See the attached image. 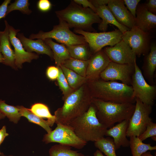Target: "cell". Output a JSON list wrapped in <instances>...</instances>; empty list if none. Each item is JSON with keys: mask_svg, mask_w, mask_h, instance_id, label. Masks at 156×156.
I'll return each instance as SVG.
<instances>
[{"mask_svg": "<svg viewBox=\"0 0 156 156\" xmlns=\"http://www.w3.org/2000/svg\"><path fill=\"white\" fill-rule=\"evenodd\" d=\"M87 83L92 98L117 103L135 102L131 86L100 79L87 81Z\"/></svg>", "mask_w": 156, "mask_h": 156, "instance_id": "1", "label": "cell"}, {"mask_svg": "<svg viewBox=\"0 0 156 156\" xmlns=\"http://www.w3.org/2000/svg\"><path fill=\"white\" fill-rule=\"evenodd\" d=\"M92 98L87 83L83 84L67 96L62 106L55 112V123L67 125L88 110Z\"/></svg>", "mask_w": 156, "mask_h": 156, "instance_id": "2", "label": "cell"}, {"mask_svg": "<svg viewBox=\"0 0 156 156\" xmlns=\"http://www.w3.org/2000/svg\"><path fill=\"white\" fill-rule=\"evenodd\" d=\"M59 21L66 23L69 28L96 32L92 27L95 23L99 24L101 20L91 9L85 8L73 1L64 9L55 12Z\"/></svg>", "mask_w": 156, "mask_h": 156, "instance_id": "3", "label": "cell"}, {"mask_svg": "<svg viewBox=\"0 0 156 156\" xmlns=\"http://www.w3.org/2000/svg\"><path fill=\"white\" fill-rule=\"evenodd\" d=\"M73 128L79 138L87 143L104 137L108 129L99 121L95 107L92 103L88 110L67 124Z\"/></svg>", "mask_w": 156, "mask_h": 156, "instance_id": "4", "label": "cell"}, {"mask_svg": "<svg viewBox=\"0 0 156 156\" xmlns=\"http://www.w3.org/2000/svg\"><path fill=\"white\" fill-rule=\"evenodd\" d=\"M92 103L95 107L99 121L107 129L116 123L129 120L135 107L134 103H115L94 98L92 99Z\"/></svg>", "mask_w": 156, "mask_h": 156, "instance_id": "5", "label": "cell"}, {"mask_svg": "<svg viewBox=\"0 0 156 156\" xmlns=\"http://www.w3.org/2000/svg\"><path fill=\"white\" fill-rule=\"evenodd\" d=\"M69 28L66 23L59 21V24L54 26L51 31L47 32L40 31L37 34H31L29 38L32 39L37 38L43 40L47 38L53 39L66 46L87 43L83 36L74 33Z\"/></svg>", "mask_w": 156, "mask_h": 156, "instance_id": "6", "label": "cell"}, {"mask_svg": "<svg viewBox=\"0 0 156 156\" xmlns=\"http://www.w3.org/2000/svg\"><path fill=\"white\" fill-rule=\"evenodd\" d=\"M75 31L84 37L93 54L106 46H113L122 40L123 33L118 29L99 33L78 29Z\"/></svg>", "mask_w": 156, "mask_h": 156, "instance_id": "7", "label": "cell"}, {"mask_svg": "<svg viewBox=\"0 0 156 156\" xmlns=\"http://www.w3.org/2000/svg\"><path fill=\"white\" fill-rule=\"evenodd\" d=\"M57 125L54 130L44 135L42 141L45 143L57 142L78 149H82L86 145L87 143L77 137L69 125Z\"/></svg>", "mask_w": 156, "mask_h": 156, "instance_id": "8", "label": "cell"}, {"mask_svg": "<svg viewBox=\"0 0 156 156\" xmlns=\"http://www.w3.org/2000/svg\"><path fill=\"white\" fill-rule=\"evenodd\" d=\"M135 102L134 111L129 120L127 137H138L145 131L148 124L152 121L150 115L152 112V106L144 104L138 98H136Z\"/></svg>", "mask_w": 156, "mask_h": 156, "instance_id": "9", "label": "cell"}, {"mask_svg": "<svg viewBox=\"0 0 156 156\" xmlns=\"http://www.w3.org/2000/svg\"><path fill=\"white\" fill-rule=\"evenodd\" d=\"M134 65L135 71L131 84L134 96L144 104L152 106L156 98V86L151 85L146 82L137 64L136 60Z\"/></svg>", "mask_w": 156, "mask_h": 156, "instance_id": "10", "label": "cell"}, {"mask_svg": "<svg viewBox=\"0 0 156 156\" xmlns=\"http://www.w3.org/2000/svg\"><path fill=\"white\" fill-rule=\"evenodd\" d=\"M151 33L144 32L136 26L123 34L122 40L131 48L136 56L145 55L150 50Z\"/></svg>", "mask_w": 156, "mask_h": 156, "instance_id": "11", "label": "cell"}, {"mask_svg": "<svg viewBox=\"0 0 156 156\" xmlns=\"http://www.w3.org/2000/svg\"><path fill=\"white\" fill-rule=\"evenodd\" d=\"M135 71L134 64H122L111 62L101 74L100 78L105 81L119 80L130 85Z\"/></svg>", "mask_w": 156, "mask_h": 156, "instance_id": "12", "label": "cell"}, {"mask_svg": "<svg viewBox=\"0 0 156 156\" xmlns=\"http://www.w3.org/2000/svg\"><path fill=\"white\" fill-rule=\"evenodd\" d=\"M111 62L120 64H134L136 56L130 47L124 40L113 46L103 49Z\"/></svg>", "mask_w": 156, "mask_h": 156, "instance_id": "13", "label": "cell"}, {"mask_svg": "<svg viewBox=\"0 0 156 156\" xmlns=\"http://www.w3.org/2000/svg\"><path fill=\"white\" fill-rule=\"evenodd\" d=\"M111 62L103 49L94 53L89 60L86 71L88 81L99 79L101 74Z\"/></svg>", "mask_w": 156, "mask_h": 156, "instance_id": "14", "label": "cell"}, {"mask_svg": "<svg viewBox=\"0 0 156 156\" xmlns=\"http://www.w3.org/2000/svg\"><path fill=\"white\" fill-rule=\"evenodd\" d=\"M9 38L10 42L14 48L15 64L17 68H21L22 64L25 62H30L33 59L39 57L38 55L25 51L16 35L20 31L15 29L13 27L9 25Z\"/></svg>", "mask_w": 156, "mask_h": 156, "instance_id": "15", "label": "cell"}, {"mask_svg": "<svg viewBox=\"0 0 156 156\" xmlns=\"http://www.w3.org/2000/svg\"><path fill=\"white\" fill-rule=\"evenodd\" d=\"M107 6L119 23L130 29L135 26V18L125 6L123 0H109Z\"/></svg>", "mask_w": 156, "mask_h": 156, "instance_id": "16", "label": "cell"}, {"mask_svg": "<svg viewBox=\"0 0 156 156\" xmlns=\"http://www.w3.org/2000/svg\"><path fill=\"white\" fill-rule=\"evenodd\" d=\"M135 25L143 31L151 33L156 27V15L148 10L144 3L137 5L135 18Z\"/></svg>", "mask_w": 156, "mask_h": 156, "instance_id": "17", "label": "cell"}, {"mask_svg": "<svg viewBox=\"0 0 156 156\" xmlns=\"http://www.w3.org/2000/svg\"><path fill=\"white\" fill-rule=\"evenodd\" d=\"M129 120H124L115 126L107 129L105 135L112 137L115 145L116 150L121 146L128 147L129 146V140L127 136V131Z\"/></svg>", "mask_w": 156, "mask_h": 156, "instance_id": "18", "label": "cell"}, {"mask_svg": "<svg viewBox=\"0 0 156 156\" xmlns=\"http://www.w3.org/2000/svg\"><path fill=\"white\" fill-rule=\"evenodd\" d=\"M5 28L3 31H0V53L4 59L3 64L16 69L14 51L11 48L9 38V25L5 21Z\"/></svg>", "mask_w": 156, "mask_h": 156, "instance_id": "19", "label": "cell"}, {"mask_svg": "<svg viewBox=\"0 0 156 156\" xmlns=\"http://www.w3.org/2000/svg\"><path fill=\"white\" fill-rule=\"evenodd\" d=\"M17 37L21 42L25 49L29 52H35L39 54H45L53 59V52L44 41L41 39L34 40L26 38L23 33H18Z\"/></svg>", "mask_w": 156, "mask_h": 156, "instance_id": "20", "label": "cell"}, {"mask_svg": "<svg viewBox=\"0 0 156 156\" xmlns=\"http://www.w3.org/2000/svg\"><path fill=\"white\" fill-rule=\"evenodd\" d=\"M142 73L144 78L151 85H155L154 75L156 69V44H151L149 52L144 56Z\"/></svg>", "mask_w": 156, "mask_h": 156, "instance_id": "21", "label": "cell"}, {"mask_svg": "<svg viewBox=\"0 0 156 156\" xmlns=\"http://www.w3.org/2000/svg\"><path fill=\"white\" fill-rule=\"evenodd\" d=\"M96 9V13L101 19V21L98 26L100 30L105 31L107 30L109 24L116 26L123 34L130 29L117 21L107 5L98 6Z\"/></svg>", "mask_w": 156, "mask_h": 156, "instance_id": "22", "label": "cell"}, {"mask_svg": "<svg viewBox=\"0 0 156 156\" xmlns=\"http://www.w3.org/2000/svg\"><path fill=\"white\" fill-rule=\"evenodd\" d=\"M44 40L52 50L57 66H60L64 61L71 57L64 45L55 42L51 38H47Z\"/></svg>", "mask_w": 156, "mask_h": 156, "instance_id": "23", "label": "cell"}, {"mask_svg": "<svg viewBox=\"0 0 156 156\" xmlns=\"http://www.w3.org/2000/svg\"><path fill=\"white\" fill-rule=\"evenodd\" d=\"M71 57L83 60H88L93 54L88 44L66 46Z\"/></svg>", "mask_w": 156, "mask_h": 156, "instance_id": "24", "label": "cell"}, {"mask_svg": "<svg viewBox=\"0 0 156 156\" xmlns=\"http://www.w3.org/2000/svg\"><path fill=\"white\" fill-rule=\"evenodd\" d=\"M21 116L26 118L30 122L36 124L43 128L47 132L50 133L51 131L49 123L47 120H45L36 116L29 109L22 106H18Z\"/></svg>", "mask_w": 156, "mask_h": 156, "instance_id": "25", "label": "cell"}, {"mask_svg": "<svg viewBox=\"0 0 156 156\" xmlns=\"http://www.w3.org/2000/svg\"><path fill=\"white\" fill-rule=\"evenodd\" d=\"M70 86L74 90L78 88L87 83L86 78L69 69L63 65L60 66Z\"/></svg>", "mask_w": 156, "mask_h": 156, "instance_id": "26", "label": "cell"}, {"mask_svg": "<svg viewBox=\"0 0 156 156\" xmlns=\"http://www.w3.org/2000/svg\"><path fill=\"white\" fill-rule=\"evenodd\" d=\"M129 143L132 156H141L148 151L156 150V146H152L150 144L144 143L138 137H130Z\"/></svg>", "mask_w": 156, "mask_h": 156, "instance_id": "27", "label": "cell"}, {"mask_svg": "<svg viewBox=\"0 0 156 156\" xmlns=\"http://www.w3.org/2000/svg\"><path fill=\"white\" fill-rule=\"evenodd\" d=\"M89 60H83L71 57L62 64L79 75L86 77L87 68Z\"/></svg>", "mask_w": 156, "mask_h": 156, "instance_id": "28", "label": "cell"}, {"mask_svg": "<svg viewBox=\"0 0 156 156\" xmlns=\"http://www.w3.org/2000/svg\"><path fill=\"white\" fill-rule=\"evenodd\" d=\"M95 147L106 156H117L113 139L104 137L94 142Z\"/></svg>", "mask_w": 156, "mask_h": 156, "instance_id": "29", "label": "cell"}, {"mask_svg": "<svg viewBox=\"0 0 156 156\" xmlns=\"http://www.w3.org/2000/svg\"><path fill=\"white\" fill-rule=\"evenodd\" d=\"M29 109L39 117L43 119L47 118L50 127L55 123V116L51 114L48 107L45 105L41 103H36L33 105Z\"/></svg>", "mask_w": 156, "mask_h": 156, "instance_id": "30", "label": "cell"}, {"mask_svg": "<svg viewBox=\"0 0 156 156\" xmlns=\"http://www.w3.org/2000/svg\"><path fill=\"white\" fill-rule=\"evenodd\" d=\"M0 112L8 118L10 121L17 123L21 117L18 109L16 107L6 103L0 99Z\"/></svg>", "mask_w": 156, "mask_h": 156, "instance_id": "31", "label": "cell"}, {"mask_svg": "<svg viewBox=\"0 0 156 156\" xmlns=\"http://www.w3.org/2000/svg\"><path fill=\"white\" fill-rule=\"evenodd\" d=\"M49 153L50 156H88L71 149L70 147L60 144L52 146Z\"/></svg>", "mask_w": 156, "mask_h": 156, "instance_id": "32", "label": "cell"}, {"mask_svg": "<svg viewBox=\"0 0 156 156\" xmlns=\"http://www.w3.org/2000/svg\"><path fill=\"white\" fill-rule=\"evenodd\" d=\"M29 3L28 0H16L8 5L6 16L11 12L18 10L24 14L29 15L32 11L29 9Z\"/></svg>", "mask_w": 156, "mask_h": 156, "instance_id": "33", "label": "cell"}, {"mask_svg": "<svg viewBox=\"0 0 156 156\" xmlns=\"http://www.w3.org/2000/svg\"><path fill=\"white\" fill-rule=\"evenodd\" d=\"M58 67L59 73L57 80L59 88L62 92L63 99L64 101L75 90L69 85L61 68L60 66Z\"/></svg>", "mask_w": 156, "mask_h": 156, "instance_id": "34", "label": "cell"}, {"mask_svg": "<svg viewBox=\"0 0 156 156\" xmlns=\"http://www.w3.org/2000/svg\"><path fill=\"white\" fill-rule=\"evenodd\" d=\"M156 136V124L152 121L148 124L146 130L138 138L142 142L149 137Z\"/></svg>", "mask_w": 156, "mask_h": 156, "instance_id": "35", "label": "cell"}, {"mask_svg": "<svg viewBox=\"0 0 156 156\" xmlns=\"http://www.w3.org/2000/svg\"><path fill=\"white\" fill-rule=\"evenodd\" d=\"M125 5L135 18L136 17V10L140 0H123Z\"/></svg>", "mask_w": 156, "mask_h": 156, "instance_id": "36", "label": "cell"}, {"mask_svg": "<svg viewBox=\"0 0 156 156\" xmlns=\"http://www.w3.org/2000/svg\"><path fill=\"white\" fill-rule=\"evenodd\" d=\"M59 73L58 67L54 66H49L46 70V74L48 78L52 81L57 79Z\"/></svg>", "mask_w": 156, "mask_h": 156, "instance_id": "37", "label": "cell"}, {"mask_svg": "<svg viewBox=\"0 0 156 156\" xmlns=\"http://www.w3.org/2000/svg\"><path fill=\"white\" fill-rule=\"evenodd\" d=\"M38 9L42 12H47L51 8L52 5L49 0H39L37 4Z\"/></svg>", "mask_w": 156, "mask_h": 156, "instance_id": "38", "label": "cell"}, {"mask_svg": "<svg viewBox=\"0 0 156 156\" xmlns=\"http://www.w3.org/2000/svg\"><path fill=\"white\" fill-rule=\"evenodd\" d=\"M73 1L76 3L82 5V6L84 8H89L91 9L96 13V9L90 0H74Z\"/></svg>", "mask_w": 156, "mask_h": 156, "instance_id": "39", "label": "cell"}, {"mask_svg": "<svg viewBox=\"0 0 156 156\" xmlns=\"http://www.w3.org/2000/svg\"><path fill=\"white\" fill-rule=\"evenodd\" d=\"M144 4L148 11L152 14L156 15V0H149L147 1L146 3Z\"/></svg>", "mask_w": 156, "mask_h": 156, "instance_id": "40", "label": "cell"}, {"mask_svg": "<svg viewBox=\"0 0 156 156\" xmlns=\"http://www.w3.org/2000/svg\"><path fill=\"white\" fill-rule=\"evenodd\" d=\"M11 0H5L0 5V20L5 17L8 4Z\"/></svg>", "mask_w": 156, "mask_h": 156, "instance_id": "41", "label": "cell"}, {"mask_svg": "<svg viewBox=\"0 0 156 156\" xmlns=\"http://www.w3.org/2000/svg\"><path fill=\"white\" fill-rule=\"evenodd\" d=\"M95 8L102 5H106L108 3L109 0H90Z\"/></svg>", "mask_w": 156, "mask_h": 156, "instance_id": "42", "label": "cell"}, {"mask_svg": "<svg viewBox=\"0 0 156 156\" xmlns=\"http://www.w3.org/2000/svg\"><path fill=\"white\" fill-rule=\"evenodd\" d=\"M8 135L9 134L6 132V126H3L0 129V145L3 141L5 137Z\"/></svg>", "mask_w": 156, "mask_h": 156, "instance_id": "43", "label": "cell"}, {"mask_svg": "<svg viewBox=\"0 0 156 156\" xmlns=\"http://www.w3.org/2000/svg\"><path fill=\"white\" fill-rule=\"evenodd\" d=\"M94 156H105L99 150H96L94 153Z\"/></svg>", "mask_w": 156, "mask_h": 156, "instance_id": "44", "label": "cell"}, {"mask_svg": "<svg viewBox=\"0 0 156 156\" xmlns=\"http://www.w3.org/2000/svg\"><path fill=\"white\" fill-rule=\"evenodd\" d=\"M141 156H156L152 155L149 151H147L142 154Z\"/></svg>", "mask_w": 156, "mask_h": 156, "instance_id": "45", "label": "cell"}, {"mask_svg": "<svg viewBox=\"0 0 156 156\" xmlns=\"http://www.w3.org/2000/svg\"><path fill=\"white\" fill-rule=\"evenodd\" d=\"M4 59L2 54L0 53V63H3Z\"/></svg>", "mask_w": 156, "mask_h": 156, "instance_id": "46", "label": "cell"}, {"mask_svg": "<svg viewBox=\"0 0 156 156\" xmlns=\"http://www.w3.org/2000/svg\"><path fill=\"white\" fill-rule=\"evenodd\" d=\"M5 117L3 114L0 112V120L4 118Z\"/></svg>", "mask_w": 156, "mask_h": 156, "instance_id": "47", "label": "cell"}, {"mask_svg": "<svg viewBox=\"0 0 156 156\" xmlns=\"http://www.w3.org/2000/svg\"><path fill=\"white\" fill-rule=\"evenodd\" d=\"M151 139L155 141H156V136H154L151 137Z\"/></svg>", "mask_w": 156, "mask_h": 156, "instance_id": "48", "label": "cell"}, {"mask_svg": "<svg viewBox=\"0 0 156 156\" xmlns=\"http://www.w3.org/2000/svg\"><path fill=\"white\" fill-rule=\"evenodd\" d=\"M0 156H13L12 155H5L3 153H1Z\"/></svg>", "mask_w": 156, "mask_h": 156, "instance_id": "49", "label": "cell"}, {"mask_svg": "<svg viewBox=\"0 0 156 156\" xmlns=\"http://www.w3.org/2000/svg\"><path fill=\"white\" fill-rule=\"evenodd\" d=\"M1 153L0 152V156H1Z\"/></svg>", "mask_w": 156, "mask_h": 156, "instance_id": "50", "label": "cell"}]
</instances>
